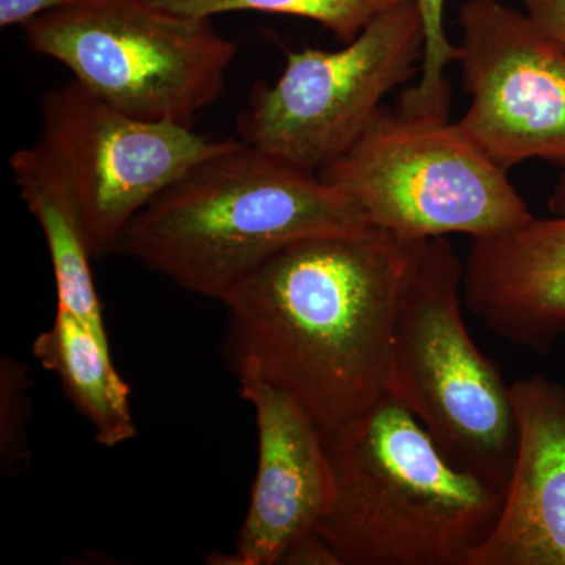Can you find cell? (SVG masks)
Wrapping results in <instances>:
<instances>
[{
  "mask_svg": "<svg viewBox=\"0 0 565 565\" xmlns=\"http://www.w3.org/2000/svg\"><path fill=\"white\" fill-rule=\"evenodd\" d=\"M32 353L58 379L71 404L90 424L96 444L115 448L136 437L131 390L115 367L109 341L57 307L50 329L33 341Z\"/></svg>",
  "mask_w": 565,
  "mask_h": 565,
  "instance_id": "obj_14",
  "label": "cell"
},
{
  "mask_svg": "<svg viewBox=\"0 0 565 565\" xmlns=\"http://www.w3.org/2000/svg\"><path fill=\"white\" fill-rule=\"evenodd\" d=\"M40 121L36 145L65 181L95 259L118 253L131 223L159 193L234 141L132 117L76 81L44 93Z\"/></svg>",
  "mask_w": 565,
  "mask_h": 565,
  "instance_id": "obj_8",
  "label": "cell"
},
{
  "mask_svg": "<svg viewBox=\"0 0 565 565\" xmlns=\"http://www.w3.org/2000/svg\"><path fill=\"white\" fill-rule=\"evenodd\" d=\"M523 10L565 47V0H520Z\"/></svg>",
  "mask_w": 565,
  "mask_h": 565,
  "instance_id": "obj_20",
  "label": "cell"
},
{
  "mask_svg": "<svg viewBox=\"0 0 565 565\" xmlns=\"http://www.w3.org/2000/svg\"><path fill=\"white\" fill-rule=\"evenodd\" d=\"M415 0H396L343 50L289 52L274 85H256L237 118L248 147L319 174L351 150L384 109L385 96L422 63Z\"/></svg>",
  "mask_w": 565,
  "mask_h": 565,
  "instance_id": "obj_7",
  "label": "cell"
},
{
  "mask_svg": "<svg viewBox=\"0 0 565 565\" xmlns=\"http://www.w3.org/2000/svg\"><path fill=\"white\" fill-rule=\"evenodd\" d=\"M22 29L35 54L61 63L103 102L141 120L188 128L221 98L237 54L212 20L148 0H77Z\"/></svg>",
  "mask_w": 565,
  "mask_h": 565,
  "instance_id": "obj_5",
  "label": "cell"
},
{
  "mask_svg": "<svg viewBox=\"0 0 565 565\" xmlns=\"http://www.w3.org/2000/svg\"><path fill=\"white\" fill-rule=\"evenodd\" d=\"M463 302L498 338L545 355L565 333V214L473 239Z\"/></svg>",
  "mask_w": 565,
  "mask_h": 565,
  "instance_id": "obj_12",
  "label": "cell"
},
{
  "mask_svg": "<svg viewBox=\"0 0 565 565\" xmlns=\"http://www.w3.org/2000/svg\"><path fill=\"white\" fill-rule=\"evenodd\" d=\"M29 370L24 363L6 356L0 362V460L3 470L20 471L31 457L29 449Z\"/></svg>",
  "mask_w": 565,
  "mask_h": 565,
  "instance_id": "obj_17",
  "label": "cell"
},
{
  "mask_svg": "<svg viewBox=\"0 0 565 565\" xmlns=\"http://www.w3.org/2000/svg\"><path fill=\"white\" fill-rule=\"evenodd\" d=\"M333 476L315 533L343 565H470L505 490L452 463L390 394L326 435Z\"/></svg>",
  "mask_w": 565,
  "mask_h": 565,
  "instance_id": "obj_2",
  "label": "cell"
},
{
  "mask_svg": "<svg viewBox=\"0 0 565 565\" xmlns=\"http://www.w3.org/2000/svg\"><path fill=\"white\" fill-rule=\"evenodd\" d=\"M366 226L362 211L319 174L234 139L159 193L118 253L223 302L288 245Z\"/></svg>",
  "mask_w": 565,
  "mask_h": 565,
  "instance_id": "obj_3",
  "label": "cell"
},
{
  "mask_svg": "<svg viewBox=\"0 0 565 565\" xmlns=\"http://www.w3.org/2000/svg\"><path fill=\"white\" fill-rule=\"evenodd\" d=\"M319 178L375 228L401 241L467 234L473 239L533 217L508 172L456 122L382 109L351 150Z\"/></svg>",
  "mask_w": 565,
  "mask_h": 565,
  "instance_id": "obj_6",
  "label": "cell"
},
{
  "mask_svg": "<svg viewBox=\"0 0 565 565\" xmlns=\"http://www.w3.org/2000/svg\"><path fill=\"white\" fill-rule=\"evenodd\" d=\"M393 323V396L457 467L508 490L516 455L511 385L465 323V263L446 237L408 241Z\"/></svg>",
  "mask_w": 565,
  "mask_h": 565,
  "instance_id": "obj_4",
  "label": "cell"
},
{
  "mask_svg": "<svg viewBox=\"0 0 565 565\" xmlns=\"http://www.w3.org/2000/svg\"><path fill=\"white\" fill-rule=\"evenodd\" d=\"M234 374L255 412L258 468L236 550L211 556L210 564L278 565L282 553L313 533L326 515L332 468L323 435L302 405L255 371Z\"/></svg>",
  "mask_w": 565,
  "mask_h": 565,
  "instance_id": "obj_10",
  "label": "cell"
},
{
  "mask_svg": "<svg viewBox=\"0 0 565 565\" xmlns=\"http://www.w3.org/2000/svg\"><path fill=\"white\" fill-rule=\"evenodd\" d=\"M457 21L470 96L457 128L504 172L531 159L565 170V47L501 0H467Z\"/></svg>",
  "mask_w": 565,
  "mask_h": 565,
  "instance_id": "obj_9",
  "label": "cell"
},
{
  "mask_svg": "<svg viewBox=\"0 0 565 565\" xmlns=\"http://www.w3.org/2000/svg\"><path fill=\"white\" fill-rule=\"evenodd\" d=\"M516 455L493 533L470 565H565V388L541 374L511 385Z\"/></svg>",
  "mask_w": 565,
  "mask_h": 565,
  "instance_id": "obj_11",
  "label": "cell"
},
{
  "mask_svg": "<svg viewBox=\"0 0 565 565\" xmlns=\"http://www.w3.org/2000/svg\"><path fill=\"white\" fill-rule=\"evenodd\" d=\"M422 14L424 52L422 77L401 95L396 109L416 117L449 120L451 90L446 68L457 58V46L445 28L446 0H415Z\"/></svg>",
  "mask_w": 565,
  "mask_h": 565,
  "instance_id": "obj_16",
  "label": "cell"
},
{
  "mask_svg": "<svg viewBox=\"0 0 565 565\" xmlns=\"http://www.w3.org/2000/svg\"><path fill=\"white\" fill-rule=\"evenodd\" d=\"M407 255L375 226L288 245L223 300L226 363L255 371L333 434L393 393Z\"/></svg>",
  "mask_w": 565,
  "mask_h": 565,
  "instance_id": "obj_1",
  "label": "cell"
},
{
  "mask_svg": "<svg viewBox=\"0 0 565 565\" xmlns=\"http://www.w3.org/2000/svg\"><path fill=\"white\" fill-rule=\"evenodd\" d=\"M278 565H343L340 557L321 535L313 533L289 546Z\"/></svg>",
  "mask_w": 565,
  "mask_h": 565,
  "instance_id": "obj_18",
  "label": "cell"
},
{
  "mask_svg": "<svg viewBox=\"0 0 565 565\" xmlns=\"http://www.w3.org/2000/svg\"><path fill=\"white\" fill-rule=\"evenodd\" d=\"M548 207L553 215L565 214V170L559 182H557L555 191L550 196Z\"/></svg>",
  "mask_w": 565,
  "mask_h": 565,
  "instance_id": "obj_21",
  "label": "cell"
},
{
  "mask_svg": "<svg viewBox=\"0 0 565 565\" xmlns=\"http://www.w3.org/2000/svg\"><path fill=\"white\" fill-rule=\"evenodd\" d=\"M74 2L77 0H0V28H24L41 14L63 9Z\"/></svg>",
  "mask_w": 565,
  "mask_h": 565,
  "instance_id": "obj_19",
  "label": "cell"
},
{
  "mask_svg": "<svg viewBox=\"0 0 565 565\" xmlns=\"http://www.w3.org/2000/svg\"><path fill=\"white\" fill-rule=\"evenodd\" d=\"M159 9L212 20L234 11L285 14L318 22L348 44L396 0H148Z\"/></svg>",
  "mask_w": 565,
  "mask_h": 565,
  "instance_id": "obj_15",
  "label": "cell"
},
{
  "mask_svg": "<svg viewBox=\"0 0 565 565\" xmlns=\"http://www.w3.org/2000/svg\"><path fill=\"white\" fill-rule=\"evenodd\" d=\"M22 200L39 222L50 250L57 307L70 311L109 341L93 277L90 241L65 181L39 145L10 156Z\"/></svg>",
  "mask_w": 565,
  "mask_h": 565,
  "instance_id": "obj_13",
  "label": "cell"
}]
</instances>
